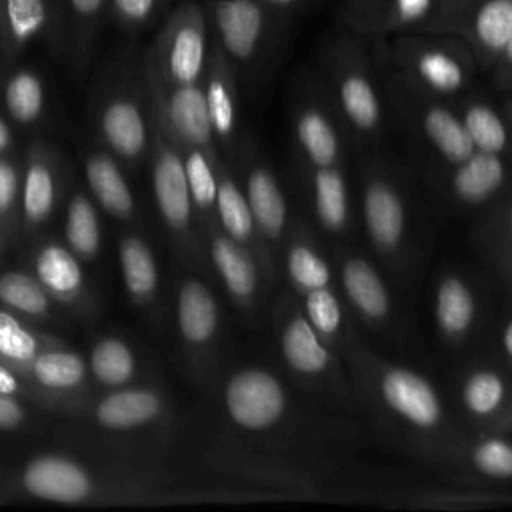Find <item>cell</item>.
I'll list each match as a JSON object with an SVG mask.
<instances>
[{
  "instance_id": "6da1fadb",
  "label": "cell",
  "mask_w": 512,
  "mask_h": 512,
  "mask_svg": "<svg viewBox=\"0 0 512 512\" xmlns=\"http://www.w3.org/2000/svg\"><path fill=\"white\" fill-rule=\"evenodd\" d=\"M284 374L246 364L226 376L220 408L234 438L216 446L208 458L220 472L246 482L260 494L324 496L342 468L332 446L348 442L356 426L324 414L316 402L298 400Z\"/></svg>"
},
{
  "instance_id": "7a4b0ae2",
  "label": "cell",
  "mask_w": 512,
  "mask_h": 512,
  "mask_svg": "<svg viewBox=\"0 0 512 512\" xmlns=\"http://www.w3.org/2000/svg\"><path fill=\"white\" fill-rule=\"evenodd\" d=\"M342 358L360 412L404 452L460 426L428 376L376 354L360 334L348 342Z\"/></svg>"
},
{
  "instance_id": "3957f363",
  "label": "cell",
  "mask_w": 512,
  "mask_h": 512,
  "mask_svg": "<svg viewBox=\"0 0 512 512\" xmlns=\"http://www.w3.org/2000/svg\"><path fill=\"white\" fill-rule=\"evenodd\" d=\"M348 138L376 144L386 126V102L372 46L346 28H336L318 44L314 68Z\"/></svg>"
},
{
  "instance_id": "277c9868",
  "label": "cell",
  "mask_w": 512,
  "mask_h": 512,
  "mask_svg": "<svg viewBox=\"0 0 512 512\" xmlns=\"http://www.w3.org/2000/svg\"><path fill=\"white\" fill-rule=\"evenodd\" d=\"M272 330L282 374L298 394L340 414H360L344 358L310 326L290 290L272 306Z\"/></svg>"
},
{
  "instance_id": "5b68a950",
  "label": "cell",
  "mask_w": 512,
  "mask_h": 512,
  "mask_svg": "<svg viewBox=\"0 0 512 512\" xmlns=\"http://www.w3.org/2000/svg\"><path fill=\"white\" fill-rule=\"evenodd\" d=\"M210 38L240 82H262L288 40L292 18L262 0H204Z\"/></svg>"
},
{
  "instance_id": "8992f818",
  "label": "cell",
  "mask_w": 512,
  "mask_h": 512,
  "mask_svg": "<svg viewBox=\"0 0 512 512\" xmlns=\"http://www.w3.org/2000/svg\"><path fill=\"white\" fill-rule=\"evenodd\" d=\"M376 64L412 86L456 102L470 92L478 62L468 44L448 32H408L372 46Z\"/></svg>"
},
{
  "instance_id": "52a82bcc",
  "label": "cell",
  "mask_w": 512,
  "mask_h": 512,
  "mask_svg": "<svg viewBox=\"0 0 512 512\" xmlns=\"http://www.w3.org/2000/svg\"><path fill=\"white\" fill-rule=\"evenodd\" d=\"M360 218L376 258L406 280L414 266L410 198L398 172L376 158L362 166Z\"/></svg>"
},
{
  "instance_id": "ba28073f",
  "label": "cell",
  "mask_w": 512,
  "mask_h": 512,
  "mask_svg": "<svg viewBox=\"0 0 512 512\" xmlns=\"http://www.w3.org/2000/svg\"><path fill=\"white\" fill-rule=\"evenodd\" d=\"M406 452L456 484L494 486L512 482V436L508 434L456 426L442 436L410 446Z\"/></svg>"
},
{
  "instance_id": "9c48e42d",
  "label": "cell",
  "mask_w": 512,
  "mask_h": 512,
  "mask_svg": "<svg viewBox=\"0 0 512 512\" xmlns=\"http://www.w3.org/2000/svg\"><path fill=\"white\" fill-rule=\"evenodd\" d=\"M376 66L386 108H390L396 118L424 146H428L438 160H442L444 166H452L474 152L452 100L420 90L392 70L380 64Z\"/></svg>"
},
{
  "instance_id": "30bf717a",
  "label": "cell",
  "mask_w": 512,
  "mask_h": 512,
  "mask_svg": "<svg viewBox=\"0 0 512 512\" xmlns=\"http://www.w3.org/2000/svg\"><path fill=\"white\" fill-rule=\"evenodd\" d=\"M210 52V24L204 0H180L164 16L146 64L170 84H200Z\"/></svg>"
},
{
  "instance_id": "8fae6325",
  "label": "cell",
  "mask_w": 512,
  "mask_h": 512,
  "mask_svg": "<svg viewBox=\"0 0 512 512\" xmlns=\"http://www.w3.org/2000/svg\"><path fill=\"white\" fill-rule=\"evenodd\" d=\"M288 110L300 166H342L348 132L314 70L298 74Z\"/></svg>"
},
{
  "instance_id": "7c38bea8",
  "label": "cell",
  "mask_w": 512,
  "mask_h": 512,
  "mask_svg": "<svg viewBox=\"0 0 512 512\" xmlns=\"http://www.w3.org/2000/svg\"><path fill=\"white\" fill-rule=\"evenodd\" d=\"M232 168L244 190L254 224L280 266V252L292 224L286 192L258 142L248 136L240 138Z\"/></svg>"
},
{
  "instance_id": "4fadbf2b",
  "label": "cell",
  "mask_w": 512,
  "mask_h": 512,
  "mask_svg": "<svg viewBox=\"0 0 512 512\" xmlns=\"http://www.w3.org/2000/svg\"><path fill=\"white\" fill-rule=\"evenodd\" d=\"M152 192L158 214L178 246L198 256L202 238L198 236L196 212L190 198L186 170L178 146L152 120ZM200 226V224H198Z\"/></svg>"
},
{
  "instance_id": "5bb4252c",
  "label": "cell",
  "mask_w": 512,
  "mask_h": 512,
  "mask_svg": "<svg viewBox=\"0 0 512 512\" xmlns=\"http://www.w3.org/2000/svg\"><path fill=\"white\" fill-rule=\"evenodd\" d=\"M144 82L152 120L178 146H198L210 154L220 152L204 98L202 84H170L144 60Z\"/></svg>"
},
{
  "instance_id": "9a60e30c",
  "label": "cell",
  "mask_w": 512,
  "mask_h": 512,
  "mask_svg": "<svg viewBox=\"0 0 512 512\" xmlns=\"http://www.w3.org/2000/svg\"><path fill=\"white\" fill-rule=\"evenodd\" d=\"M332 264L336 286L352 318L372 332L388 330L396 320V304L374 260L344 242H336Z\"/></svg>"
},
{
  "instance_id": "2e32d148",
  "label": "cell",
  "mask_w": 512,
  "mask_h": 512,
  "mask_svg": "<svg viewBox=\"0 0 512 512\" xmlns=\"http://www.w3.org/2000/svg\"><path fill=\"white\" fill-rule=\"evenodd\" d=\"M434 32L462 38L488 72L512 38V0H446Z\"/></svg>"
},
{
  "instance_id": "e0dca14e",
  "label": "cell",
  "mask_w": 512,
  "mask_h": 512,
  "mask_svg": "<svg viewBox=\"0 0 512 512\" xmlns=\"http://www.w3.org/2000/svg\"><path fill=\"white\" fill-rule=\"evenodd\" d=\"M206 254L228 300L248 320L258 318L262 300L272 286L258 258L220 230L218 222L202 226Z\"/></svg>"
},
{
  "instance_id": "ac0fdd59",
  "label": "cell",
  "mask_w": 512,
  "mask_h": 512,
  "mask_svg": "<svg viewBox=\"0 0 512 512\" xmlns=\"http://www.w3.org/2000/svg\"><path fill=\"white\" fill-rule=\"evenodd\" d=\"M16 486L28 498L54 504H88L114 490L82 462L62 454H40L30 458L16 476Z\"/></svg>"
},
{
  "instance_id": "d6986e66",
  "label": "cell",
  "mask_w": 512,
  "mask_h": 512,
  "mask_svg": "<svg viewBox=\"0 0 512 512\" xmlns=\"http://www.w3.org/2000/svg\"><path fill=\"white\" fill-rule=\"evenodd\" d=\"M446 0H356L344 2L342 24L376 46L408 32H434Z\"/></svg>"
},
{
  "instance_id": "ffe728a7",
  "label": "cell",
  "mask_w": 512,
  "mask_h": 512,
  "mask_svg": "<svg viewBox=\"0 0 512 512\" xmlns=\"http://www.w3.org/2000/svg\"><path fill=\"white\" fill-rule=\"evenodd\" d=\"M458 408L468 428L512 436V372L488 362L468 366L458 380Z\"/></svg>"
},
{
  "instance_id": "44dd1931",
  "label": "cell",
  "mask_w": 512,
  "mask_h": 512,
  "mask_svg": "<svg viewBox=\"0 0 512 512\" xmlns=\"http://www.w3.org/2000/svg\"><path fill=\"white\" fill-rule=\"evenodd\" d=\"M176 326L196 370L208 372L222 338V308L214 290L200 276H186L178 286Z\"/></svg>"
},
{
  "instance_id": "7402d4cb",
  "label": "cell",
  "mask_w": 512,
  "mask_h": 512,
  "mask_svg": "<svg viewBox=\"0 0 512 512\" xmlns=\"http://www.w3.org/2000/svg\"><path fill=\"white\" fill-rule=\"evenodd\" d=\"M98 110V126L106 146L120 158L134 162L148 148L150 124L144 114L146 82L134 88L132 76L122 72L114 78Z\"/></svg>"
},
{
  "instance_id": "603a6c76",
  "label": "cell",
  "mask_w": 512,
  "mask_h": 512,
  "mask_svg": "<svg viewBox=\"0 0 512 512\" xmlns=\"http://www.w3.org/2000/svg\"><path fill=\"white\" fill-rule=\"evenodd\" d=\"M60 0H0V60L16 64L24 50L44 38L60 46Z\"/></svg>"
},
{
  "instance_id": "cb8c5ba5",
  "label": "cell",
  "mask_w": 512,
  "mask_h": 512,
  "mask_svg": "<svg viewBox=\"0 0 512 512\" xmlns=\"http://www.w3.org/2000/svg\"><path fill=\"white\" fill-rule=\"evenodd\" d=\"M202 90L208 106V116L212 124V132L218 144L220 154L224 160L232 166L238 142H240V130H238V86L240 80L226 60V56L220 52V48L210 38V52L202 76Z\"/></svg>"
},
{
  "instance_id": "d4e9b609",
  "label": "cell",
  "mask_w": 512,
  "mask_h": 512,
  "mask_svg": "<svg viewBox=\"0 0 512 512\" xmlns=\"http://www.w3.org/2000/svg\"><path fill=\"white\" fill-rule=\"evenodd\" d=\"M216 222L222 232L248 248L264 268V274L274 284L278 278V260L260 236L252 212L248 208L244 190L234 168L220 156L216 160Z\"/></svg>"
},
{
  "instance_id": "484cf974",
  "label": "cell",
  "mask_w": 512,
  "mask_h": 512,
  "mask_svg": "<svg viewBox=\"0 0 512 512\" xmlns=\"http://www.w3.org/2000/svg\"><path fill=\"white\" fill-rule=\"evenodd\" d=\"M444 188L452 202L464 208L492 204L510 180V158L474 150L464 160L446 166Z\"/></svg>"
},
{
  "instance_id": "4316f807",
  "label": "cell",
  "mask_w": 512,
  "mask_h": 512,
  "mask_svg": "<svg viewBox=\"0 0 512 512\" xmlns=\"http://www.w3.org/2000/svg\"><path fill=\"white\" fill-rule=\"evenodd\" d=\"M304 192L314 226L336 242L350 232L352 204L346 172L342 166H302Z\"/></svg>"
},
{
  "instance_id": "83f0119b",
  "label": "cell",
  "mask_w": 512,
  "mask_h": 512,
  "mask_svg": "<svg viewBox=\"0 0 512 512\" xmlns=\"http://www.w3.org/2000/svg\"><path fill=\"white\" fill-rule=\"evenodd\" d=\"M280 264L288 290L294 292V296L336 284L332 258L326 256L312 224L302 218H296L290 224L280 252Z\"/></svg>"
},
{
  "instance_id": "f1b7e54d",
  "label": "cell",
  "mask_w": 512,
  "mask_h": 512,
  "mask_svg": "<svg viewBox=\"0 0 512 512\" xmlns=\"http://www.w3.org/2000/svg\"><path fill=\"white\" fill-rule=\"evenodd\" d=\"M434 324L450 346H462L480 322V298L474 284L460 272H446L434 284Z\"/></svg>"
},
{
  "instance_id": "f546056e",
  "label": "cell",
  "mask_w": 512,
  "mask_h": 512,
  "mask_svg": "<svg viewBox=\"0 0 512 512\" xmlns=\"http://www.w3.org/2000/svg\"><path fill=\"white\" fill-rule=\"evenodd\" d=\"M168 412L166 396L152 386H120L112 388L92 408V420L106 430L144 428Z\"/></svg>"
},
{
  "instance_id": "4dcf8cb0",
  "label": "cell",
  "mask_w": 512,
  "mask_h": 512,
  "mask_svg": "<svg viewBox=\"0 0 512 512\" xmlns=\"http://www.w3.org/2000/svg\"><path fill=\"white\" fill-rule=\"evenodd\" d=\"M454 104L474 150L500 154L512 160V128L502 108L472 92H466Z\"/></svg>"
},
{
  "instance_id": "1f68e13d",
  "label": "cell",
  "mask_w": 512,
  "mask_h": 512,
  "mask_svg": "<svg viewBox=\"0 0 512 512\" xmlns=\"http://www.w3.org/2000/svg\"><path fill=\"white\" fill-rule=\"evenodd\" d=\"M20 374L34 390L48 392L50 396H60L80 390L84 386L88 364L80 354L60 342L38 352L20 370Z\"/></svg>"
},
{
  "instance_id": "d6a6232c",
  "label": "cell",
  "mask_w": 512,
  "mask_h": 512,
  "mask_svg": "<svg viewBox=\"0 0 512 512\" xmlns=\"http://www.w3.org/2000/svg\"><path fill=\"white\" fill-rule=\"evenodd\" d=\"M296 298L310 326L342 356L348 342L358 332H356V320L346 308L338 286L334 284V286L316 288Z\"/></svg>"
},
{
  "instance_id": "836d02e7",
  "label": "cell",
  "mask_w": 512,
  "mask_h": 512,
  "mask_svg": "<svg viewBox=\"0 0 512 512\" xmlns=\"http://www.w3.org/2000/svg\"><path fill=\"white\" fill-rule=\"evenodd\" d=\"M60 16V46L82 70L92 56L102 24L108 20V0H60Z\"/></svg>"
},
{
  "instance_id": "e575fe53",
  "label": "cell",
  "mask_w": 512,
  "mask_h": 512,
  "mask_svg": "<svg viewBox=\"0 0 512 512\" xmlns=\"http://www.w3.org/2000/svg\"><path fill=\"white\" fill-rule=\"evenodd\" d=\"M56 196L58 184L54 162L42 150L30 152L20 184V214L26 230L40 228L52 216Z\"/></svg>"
},
{
  "instance_id": "d590c367",
  "label": "cell",
  "mask_w": 512,
  "mask_h": 512,
  "mask_svg": "<svg viewBox=\"0 0 512 512\" xmlns=\"http://www.w3.org/2000/svg\"><path fill=\"white\" fill-rule=\"evenodd\" d=\"M34 276L54 300L64 304L76 302L86 288L80 258L60 242H46L36 250Z\"/></svg>"
},
{
  "instance_id": "8d00e7d4",
  "label": "cell",
  "mask_w": 512,
  "mask_h": 512,
  "mask_svg": "<svg viewBox=\"0 0 512 512\" xmlns=\"http://www.w3.org/2000/svg\"><path fill=\"white\" fill-rule=\"evenodd\" d=\"M124 290L136 306H150L158 294V264L148 242L138 234H124L118 244Z\"/></svg>"
},
{
  "instance_id": "74e56055",
  "label": "cell",
  "mask_w": 512,
  "mask_h": 512,
  "mask_svg": "<svg viewBox=\"0 0 512 512\" xmlns=\"http://www.w3.org/2000/svg\"><path fill=\"white\" fill-rule=\"evenodd\" d=\"M86 182L96 202L108 214L120 220L132 218L134 196L112 156L106 152H92L86 158Z\"/></svg>"
},
{
  "instance_id": "f35d334b",
  "label": "cell",
  "mask_w": 512,
  "mask_h": 512,
  "mask_svg": "<svg viewBox=\"0 0 512 512\" xmlns=\"http://www.w3.org/2000/svg\"><path fill=\"white\" fill-rule=\"evenodd\" d=\"M2 102L8 116L18 124H34L46 106L42 76L30 66L12 64L2 84Z\"/></svg>"
},
{
  "instance_id": "ab89813d",
  "label": "cell",
  "mask_w": 512,
  "mask_h": 512,
  "mask_svg": "<svg viewBox=\"0 0 512 512\" xmlns=\"http://www.w3.org/2000/svg\"><path fill=\"white\" fill-rule=\"evenodd\" d=\"M178 150L182 154L192 206L202 230V226L216 222V160L222 154H210L198 146H184Z\"/></svg>"
},
{
  "instance_id": "60d3db41",
  "label": "cell",
  "mask_w": 512,
  "mask_h": 512,
  "mask_svg": "<svg viewBox=\"0 0 512 512\" xmlns=\"http://www.w3.org/2000/svg\"><path fill=\"white\" fill-rule=\"evenodd\" d=\"M60 344L58 338H50L8 308H0V360L12 370L20 372L38 352Z\"/></svg>"
},
{
  "instance_id": "b9f144b4",
  "label": "cell",
  "mask_w": 512,
  "mask_h": 512,
  "mask_svg": "<svg viewBox=\"0 0 512 512\" xmlns=\"http://www.w3.org/2000/svg\"><path fill=\"white\" fill-rule=\"evenodd\" d=\"M88 372L106 388L126 386L136 374V356L128 342L118 336L100 338L88 356Z\"/></svg>"
},
{
  "instance_id": "7bdbcfd3",
  "label": "cell",
  "mask_w": 512,
  "mask_h": 512,
  "mask_svg": "<svg viewBox=\"0 0 512 512\" xmlns=\"http://www.w3.org/2000/svg\"><path fill=\"white\" fill-rule=\"evenodd\" d=\"M52 296L34 274L6 270L0 274V304L26 318H44L52 312Z\"/></svg>"
},
{
  "instance_id": "ee69618b",
  "label": "cell",
  "mask_w": 512,
  "mask_h": 512,
  "mask_svg": "<svg viewBox=\"0 0 512 512\" xmlns=\"http://www.w3.org/2000/svg\"><path fill=\"white\" fill-rule=\"evenodd\" d=\"M66 246L80 260H94L100 252L102 234L100 220L92 200L84 192H74L68 208H66V224H64Z\"/></svg>"
},
{
  "instance_id": "f6af8a7d",
  "label": "cell",
  "mask_w": 512,
  "mask_h": 512,
  "mask_svg": "<svg viewBox=\"0 0 512 512\" xmlns=\"http://www.w3.org/2000/svg\"><path fill=\"white\" fill-rule=\"evenodd\" d=\"M492 204L494 208L478 228V244L486 256L496 262L512 248V186L506 188Z\"/></svg>"
},
{
  "instance_id": "bcb514c9",
  "label": "cell",
  "mask_w": 512,
  "mask_h": 512,
  "mask_svg": "<svg viewBox=\"0 0 512 512\" xmlns=\"http://www.w3.org/2000/svg\"><path fill=\"white\" fill-rule=\"evenodd\" d=\"M174 0H108V20L120 30L136 34L168 14Z\"/></svg>"
},
{
  "instance_id": "7dc6e473",
  "label": "cell",
  "mask_w": 512,
  "mask_h": 512,
  "mask_svg": "<svg viewBox=\"0 0 512 512\" xmlns=\"http://www.w3.org/2000/svg\"><path fill=\"white\" fill-rule=\"evenodd\" d=\"M22 174L16 164L0 154V220H10L20 204Z\"/></svg>"
},
{
  "instance_id": "c3c4849f",
  "label": "cell",
  "mask_w": 512,
  "mask_h": 512,
  "mask_svg": "<svg viewBox=\"0 0 512 512\" xmlns=\"http://www.w3.org/2000/svg\"><path fill=\"white\" fill-rule=\"evenodd\" d=\"M26 422V408L18 396L0 392V430H16Z\"/></svg>"
},
{
  "instance_id": "681fc988",
  "label": "cell",
  "mask_w": 512,
  "mask_h": 512,
  "mask_svg": "<svg viewBox=\"0 0 512 512\" xmlns=\"http://www.w3.org/2000/svg\"><path fill=\"white\" fill-rule=\"evenodd\" d=\"M492 74V82L500 92L512 90V38L504 46V50L498 54L496 62L488 70Z\"/></svg>"
},
{
  "instance_id": "f907efd6",
  "label": "cell",
  "mask_w": 512,
  "mask_h": 512,
  "mask_svg": "<svg viewBox=\"0 0 512 512\" xmlns=\"http://www.w3.org/2000/svg\"><path fill=\"white\" fill-rule=\"evenodd\" d=\"M0 392L20 398L26 392H34V388L26 382V378L20 372L12 370L0 360Z\"/></svg>"
},
{
  "instance_id": "816d5d0a",
  "label": "cell",
  "mask_w": 512,
  "mask_h": 512,
  "mask_svg": "<svg viewBox=\"0 0 512 512\" xmlns=\"http://www.w3.org/2000/svg\"><path fill=\"white\" fill-rule=\"evenodd\" d=\"M498 346H500V354L504 358V364L512 372V316L502 324V328L498 332Z\"/></svg>"
},
{
  "instance_id": "f5cc1de1",
  "label": "cell",
  "mask_w": 512,
  "mask_h": 512,
  "mask_svg": "<svg viewBox=\"0 0 512 512\" xmlns=\"http://www.w3.org/2000/svg\"><path fill=\"white\" fill-rule=\"evenodd\" d=\"M262 2H266L268 6L278 10L280 14H284V16L294 20V16L300 14L312 0H262Z\"/></svg>"
},
{
  "instance_id": "db71d44e",
  "label": "cell",
  "mask_w": 512,
  "mask_h": 512,
  "mask_svg": "<svg viewBox=\"0 0 512 512\" xmlns=\"http://www.w3.org/2000/svg\"><path fill=\"white\" fill-rule=\"evenodd\" d=\"M494 264L500 270V274L512 284V248L506 254H502Z\"/></svg>"
},
{
  "instance_id": "11a10c76",
  "label": "cell",
  "mask_w": 512,
  "mask_h": 512,
  "mask_svg": "<svg viewBox=\"0 0 512 512\" xmlns=\"http://www.w3.org/2000/svg\"><path fill=\"white\" fill-rule=\"evenodd\" d=\"M12 144V130L8 126V122L0 116V154L6 152Z\"/></svg>"
},
{
  "instance_id": "9f6ffc18",
  "label": "cell",
  "mask_w": 512,
  "mask_h": 512,
  "mask_svg": "<svg viewBox=\"0 0 512 512\" xmlns=\"http://www.w3.org/2000/svg\"><path fill=\"white\" fill-rule=\"evenodd\" d=\"M502 112H504V116H506V120H508V124L512 128V90L506 92V100L502 104Z\"/></svg>"
},
{
  "instance_id": "6f0895ef",
  "label": "cell",
  "mask_w": 512,
  "mask_h": 512,
  "mask_svg": "<svg viewBox=\"0 0 512 512\" xmlns=\"http://www.w3.org/2000/svg\"><path fill=\"white\" fill-rule=\"evenodd\" d=\"M344 2H356V0H344Z\"/></svg>"
},
{
  "instance_id": "680465c9",
  "label": "cell",
  "mask_w": 512,
  "mask_h": 512,
  "mask_svg": "<svg viewBox=\"0 0 512 512\" xmlns=\"http://www.w3.org/2000/svg\"><path fill=\"white\" fill-rule=\"evenodd\" d=\"M0 248H2V238H0Z\"/></svg>"
}]
</instances>
